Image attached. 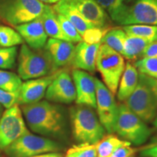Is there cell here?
Returning a JSON list of instances; mask_svg holds the SVG:
<instances>
[{
	"instance_id": "obj_1",
	"label": "cell",
	"mask_w": 157,
	"mask_h": 157,
	"mask_svg": "<svg viewBox=\"0 0 157 157\" xmlns=\"http://www.w3.org/2000/svg\"><path fill=\"white\" fill-rule=\"evenodd\" d=\"M24 119L32 132L43 137L65 139L68 135V120L65 109L48 101L23 105Z\"/></svg>"
},
{
	"instance_id": "obj_2",
	"label": "cell",
	"mask_w": 157,
	"mask_h": 157,
	"mask_svg": "<svg viewBox=\"0 0 157 157\" xmlns=\"http://www.w3.org/2000/svg\"><path fill=\"white\" fill-rule=\"evenodd\" d=\"M72 135L77 143H98L105 134V129L93 108L78 105L69 109Z\"/></svg>"
},
{
	"instance_id": "obj_3",
	"label": "cell",
	"mask_w": 157,
	"mask_h": 157,
	"mask_svg": "<svg viewBox=\"0 0 157 157\" xmlns=\"http://www.w3.org/2000/svg\"><path fill=\"white\" fill-rule=\"evenodd\" d=\"M124 104L145 122L154 120L157 115V79L139 73L134 92Z\"/></svg>"
},
{
	"instance_id": "obj_4",
	"label": "cell",
	"mask_w": 157,
	"mask_h": 157,
	"mask_svg": "<svg viewBox=\"0 0 157 157\" xmlns=\"http://www.w3.org/2000/svg\"><path fill=\"white\" fill-rule=\"evenodd\" d=\"M57 70L44 48L33 50L22 44L17 58V73L22 80H29L54 74Z\"/></svg>"
},
{
	"instance_id": "obj_5",
	"label": "cell",
	"mask_w": 157,
	"mask_h": 157,
	"mask_svg": "<svg viewBox=\"0 0 157 157\" xmlns=\"http://www.w3.org/2000/svg\"><path fill=\"white\" fill-rule=\"evenodd\" d=\"M114 132L122 140L135 146H140L151 136L152 129L124 103H121L119 105Z\"/></svg>"
},
{
	"instance_id": "obj_6",
	"label": "cell",
	"mask_w": 157,
	"mask_h": 157,
	"mask_svg": "<svg viewBox=\"0 0 157 157\" xmlns=\"http://www.w3.org/2000/svg\"><path fill=\"white\" fill-rule=\"evenodd\" d=\"M44 6L39 0H0V21L15 27L39 17Z\"/></svg>"
},
{
	"instance_id": "obj_7",
	"label": "cell",
	"mask_w": 157,
	"mask_h": 157,
	"mask_svg": "<svg viewBox=\"0 0 157 157\" xmlns=\"http://www.w3.org/2000/svg\"><path fill=\"white\" fill-rule=\"evenodd\" d=\"M124 58L106 44H101L96 58V69L113 95L117 92L119 81L125 68Z\"/></svg>"
},
{
	"instance_id": "obj_8",
	"label": "cell",
	"mask_w": 157,
	"mask_h": 157,
	"mask_svg": "<svg viewBox=\"0 0 157 157\" xmlns=\"http://www.w3.org/2000/svg\"><path fill=\"white\" fill-rule=\"evenodd\" d=\"M61 150V145L57 141L29 132L11 143L3 151L9 157H31Z\"/></svg>"
},
{
	"instance_id": "obj_9",
	"label": "cell",
	"mask_w": 157,
	"mask_h": 157,
	"mask_svg": "<svg viewBox=\"0 0 157 157\" xmlns=\"http://www.w3.org/2000/svg\"><path fill=\"white\" fill-rule=\"evenodd\" d=\"M29 132L18 105L6 109L0 118V150L4 151L20 137Z\"/></svg>"
},
{
	"instance_id": "obj_10",
	"label": "cell",
	"mask_w": 157,
	"mask_h": 157,
	"mask_svg": "<svg viewBox=\"0 0 157 157\" xmlns=\"http://www.w3.org/2000/svg\"><path fill=\"white\" fill-rule=\"evenodd\" d=\"M96 85V109L97 115L105 131L114 132L116 120L119 105L115 101L114 95L99 78L95 77Z\"/></svg>"
},
{
	"instance_id": "obj_11",
	"label": "cell",
	"mask_w": 157,
	"mask_h": 157,
	"mask_svg": "<svg viewBox=\"0 0 157 157\" xmlns=\"http://www.w3.org/2000/svg\"><path fill=\"white\" fill-rule=\"evenodd\" d=\"M47 101L55 103L69 104L76 101V89L72 76L67 70L57 71L45 93Z\"/></svg>"
},
{
	"instance_id": "obj_12",
	"label": "cell",
	"mask_w": 157,
	"mask_h": 157,
	"mask_svg": "<svg viewBox=\"0 0 157 157\" xmlns=\"http://www.w3.org/2000/svg\"><path fill=\"white\" fill-rule=\"evenodd\" d=\"M157 25V0H134L119 25Z\"/></svg>"
},
{
	"instance_id": "obj_13",
	"label": "cell",
	"mask_w": 157,
	"mask_h": 157,
	"mask_svg": "<svg viewBox=\"0 0 157 157\" xmlns=\"http://www.w3.org/2000/svg\"><path fill=\"white\" fill-rule=\"evenodd\" d=\"M76 89V104L96 109V85L95 77L87 71L73 69L71 72Z\"/></svg>"
},
{
	"instance_id": "obj_14",
	"label": "cell",
	"mask_w": 157,
	"mask_h": 157,
	"mask_svg": "<svg viewBox=\"0 0 157 157\" xmlns=\"http://www.w3.org/2000/svg\"><path fill=\"white\" fill-rule=\"evenodd\" d=\"M57 71L50 75L25 80L24 82H22L18 93L17 105H28L42 101L45 96L48 86L56 76Z\"/></svg>"
},
{
	"instance_id": "obj_15",
	"label": "cell",
	"mask_w": 157,
	"mask_h": 157,
	"mask_svg": "<svg viewBox=\"0 0 157 157\" xmlns=\"http://www.w3.org/2000/svg\"><path fill=\"white\" fill-rule=\"evenodd\" d=\"M44 49L50 55L57 70L63 69L72 65L75 53V45L73 43L50 38L48 39Z\"/></svg>"
},
{
	"instance_id": "obj_16",
	"label": "cell",
	"mask_w": 157,
	"mask_h": 157,
	"mask_svg": "<svg viewBox=\"0 0 157 157\" xmlns=\"http://www.w3.org/2000/svg\"><path fill=\"white\" fill-rule=\"evenodd\" d=\"M14 28L22 36L23 41L26 42L29 48L33 50L44 48L48 36L39 17L30 22L17 25Z\"/></svg>"
},
{
	"instance_id": "obj_17",
	"label": "cell",
	"mask_w": 157,
	"mask_h": 157,
	"mask_svg": "<svg viewBox=\"0 0 157 157\" xmlns=\"http://www.w3.org/2000/svg\"><path fill=\"white\" fill-rule=\"evenodd\" d=\"M74 6L84 20L97 28L109 27V15L93 0H72Z\"/></svg>"
},
{
	"instance_id": "obj_18",
	"label": "cell",
	"mask_w": 157,
	"mask_h": 157,
	"mask_svg": "<svg viewBox=\"0 0 157 157\" xmlns=\"http://www.w3.org/2000/svg\"><path fill=\"white\" fill-rule=\"evenodd\" d=\"M101 43L90 44L83 42L75 46V53L71 66L74 69L83 70L94 73L96 70V58Z\"/></svg>"
},
{
	"instance_id": "obj_19",
	"label": "cell",
	"mask_w": 157,
	"mask_h": 157,
	"mask_svg": "<svg viewBox=\"0 0 157 157\" xmlns=\"http://www.w3.org/2000/svg\"><path fill=\"white\" fill-rule=\"evenodd\" d=\"M52 7L57 13L66 17L75 26L81 36L86 30L94 27L84 19L74 6L72 0H60Z\"/></svg>"
},
{
	"instance_id": "obj_20",
	"label": "cell",
	"mask_w": 157,
	"mask_h": 157,
	"mask_svg": "<svg viewBox=\"0 0 157 157\" xmlns=\"http://www.w3.org/2000/svg\"><path fill=\"white\" fill-rule=\"evenodd\" d=\"M139 72L134 64L127 62L121 75L117 89V98L120 102H124L131 95L138 82Z\"/></svg>"
},
{
	"instance_id": "obj_21",
	"label": "cell",
	"mask_w": 157,
	"mask_h": 157,
	"mask_svg": "<svg viewBox=\"0 0 157 157\" xmlns=\"http://www.w3.org/2000/svg\"><path fill=\"white\" fill-rule=\"evenodd\" d=\"M39 17L42 21L43 27L48 36L52 39L69 42L67 37L63 33L57 17V13L52 6L45 5L43 13Z\"/></svg>"
},
{
	"instance_id": "obj_22",
	"label": "cell",
	"mask_w": 157,
	"mask_h": 157,
	"mask_svg": "<svg viewBox=\"0 0 157 157\" xmlns=\"http://www.w3.org/2000/svg\"><path fill=\"white\" fill-rule=\"evenodd\" d=\"M107 13L111 20L119 24L134 0H93Z\"/></svg>"
},
{
	"instance_id": "obj_23",
	"label": "cell",
	"mask_w": 157,
	"mask_h": 157,
	"mask_svg": "<svg viewBox=\"0 0 157 157\" xmlns=\"http://www.w3.org/2000/svg\"><path fill=\"white\" fill-rule=\"evenodd\" d=\"M151 42V41L147 39L127 35L124 44L122 56L127 60L136 61L137 60L142 58L145 48Z\"/></svg>"
},
{
	"instance_id": "obj_24",
	"label": "cell",
	"mask_w": 157,
	"mask_h": 157,
	"mask_svg": "<svg viewBox=\"0 0 157 157\" xmlns=\"http://www.w3.org/2000/svg\"><path fill=\"white\" fill-rule=\"evenodd\" d=\"M131 143L121 139L117 135L109 133L105 135L98 142L97 151L98 156H110L117 149L124 146H129Z\"/></svg>"
},
{
	"instance_id": "obj_25",
	"label": "cell",
	"mask_w": 157,
	"mask_h": 157,
	"mask_svg": "<svg viewBox=\"0 0 157 157\" xmlns=\"http://www.w3.org/2000/svg\"><path fill=\"white\" fill-rule=\"evenodd\" d=\"M122 29L127 36L140 37L151 42L157 40V25L132 24L123 25Z\"/></svg>"
},
{
	"instance_id": "obj_26",
	"label": "cell",
	"mask_w": 157,
	"mask_h": 157,
	"mask_svg": "<svg viewBox=\"0 0 157 157\" xmlns=\"http://www.w3.org/2000/svg\"><path fill=\"white\" fill-rule=\"evenodd\" d=\"M127 37L122 28L110 29L102 39L101 44H106L116 52L122 55L124 44Z\"/></svg>"
},
{
	"instance_id": "obj_27",
	"label": "cell",
	"mask_w": 157,
	"mask_h": 157,
	"mask_svg": "<svg viewBox=\"0 0 157 157\" xmlns=\"http://www.w3.org/2000/svg\"><path fill=\"white\" fill-rule=\"evenodd\" d=\"M22 79L17 74L7 71L0 70V89L9 93H18Z\"/></svg>"
},
{
	"instance_id": "obj_28",
	"label": "cell",
	"mask_w": 157,
	"mask_h": 157,
	"mask_svg": "<svg viewBox=\"0 0 157 157\" xmlns=\"http://www.w3.org/2000/svg\"><path fill=\"white\" fill-rule=\"evenodd\" d=\"M22 36L16 30L7 25H0V46L12 48L23 44Z\"/></svg>"
},
{
	"instance_id": "obj_29",
	"label": "cell",
	"mask_w": 157,
	"mask_h": 157,
	"mask_svg": "<svg viewBox=\"0 0 157 157\" xmlns=\"http://www.w3.org/2000/svg\"><path fill=\"white\" fill-rule=\"evenodd\" d=\"M57 17H58V22L60 23L63 33L67 37L70 42L73 43V44H78V42H82V39L81 35L76 30L75 26L66 17L57 13Z\"/></svg>"
},
{
	"instance_id": "obj_30",
	"label": "cell",
	"mask_w": 157,
	"mask_h": 157,
	"mask_svg": "<svg viewBox=\"0 0 157 157\" xmlns=\"http://www.w3.org/2000/svg\"><path fill=\"white\" fill-rule=\"evenodd\" d=\"M134 66L140 74L157 79V58H141L135 61Z\"/></svg>"
},
{
	"instance_id": "obj_31",
	"label": "cell",
	"mask_w": 157,
	"mask_h": 157,
	"mask_svg": "<svg viewBox=\"0 0 157 157\" xmlns=\"http://www.w3.org/2000/svg\"><path fill=\"white\" fill-rule=\"evenodd\" d=\"M97 145L98 143L94 144L87 143H78L71 147L66 152L73 155L74 157H97Z\"/></svg>"
},
{
	"instance_id": "obj_32",
	"label": "cell",
	"mask_w": 157,
	"mask_h": 157,
	"mask_svg": "<svg viewBox=\"0 0 157 157\" xmlns=\"http://www.w3.org/2000/svg\"><path fill=\"white\" fill-rule=\"evenodd\" d=\"M17 56V47L0 48V68L12 69L14 68Z\"/></svg>"
},
{
	"instance_id": "obj_33",
	"label": "cell",
	"mask_w": 157,
	"mask_h": 157,
	"mask_svg": "<svg viewBox=\"0 0 157 157\" xmlns=\"http://www.w3.org/2000/svg\"><path fill=\"white\" fill-rule=\"evenodd\" d=\"M110 29L108 28H97V27H92L84 32L82 35V41L90 44H95L101 43L102 39L104 35Z\"/></svg>"
},
{
	"instance_id": "obj_34",
	"label": "cell",
	"mask_w": 157,
	"mask_h": 157,
	"mask_svg": "<svg viewBox=\"0 0 157 157\" xmlns=\"http://www.w3.org/2000/svg\"><path fill=\"white\" fill-rule=\"evenodd\" d=\"M18 93H9L0 89V105L6 109L17 105Z\"/></svg>"
},
{
	"instance_id": "obj_35",
	"label": "cell",
	"mask_w": 157,
	"mask_h": 157,
	"mask_svg": "<svg viewBox=\"0 0 157 157\" xmlns=\"http://www.w3.org/2000/svg\"><path fill=\"white\" fill-rule=\"evenodd\" d=\"M136 152L137 149L129 145V146H124L117 149L110 157H135Z\"/></svg>"
},
{
	"instance_id": "obj_36",
	"label": "cell",
	"mask_w": 157,
	"mask_h": 157,
	"mask_svg": "<svg viewBox=\"0 0 157 157\" xmlns=\"http://www.w3.org/2000/svg\"><path fill=\"white\" fill-rule=\"evenodd\" d=\"M140 154L142 157H157V140H154L152 144L144 147Z\"/></svg>"
},
{
	"instance_id": "obj_37",
	"label": "cell",
	"mask_w": 157,
	"mask_h": 157,
	"mask_svg": "<svg viewBox=\"0 0 157 157\" xmlns=\"http://www.w3.org/2000/svg\"><path fill=\"white\" fill-rule=\"evenodd\" d=\"M142 58H157V40L149 43L143 51Z\"/></svg>"
},
{
	"instance_id": "obj_38",
	"label": "cell",
	"mask_w": 157,
	"mask_h": 157,
	"mask_svg": "<svg viewBox=\"0 0 157 157\" xmlns=\"http://www.w3.org/2000/svg\"><path fill=\"white\" fill-rule=\"evenodd\" d=\"M31 157H63V154L60 152H49Z\"/></svg>"
},
{
	"instance_id": "obj_39",
	"label": "cell",
	"mask_w": 157,
	"mask_h": 157,
	"mask_svg": "<svg viewBox=\"0 0 157 157\" xmlns=\"http://www.w3.org/2000/svg\"><path fill=\"white\" fill-rule=\"evenodd\" d=\"M39 1L44 4L50 5V4H56L57 2H58L60 0H39Z\"/></svg>"
},
{
	"instance_id": "obj_40",
	"label": "cell",
	"mask_w": 157,
	"mask_h": 157,
	"mask_svg": "<svg viewBox=\"0 0 157 157\" xmlns=\"http://www.w3.org/2000/svg\"><path fill=\"white\" fill-rule=\"evenodd\" d=\"M153 121H154V125L155 128H156V130H157V115H156V118H155V119H154V120Z\"/></svg>"
},
{
	"instance_id": "obj_41",
	"label": "cell",
	"mask_w": 157,
	"mask_h": 157,
	"mask_svg": "<svg viewBox=\"0 0 157 157\" xmlns=\"http://www.w3.org/2000/svg\"><path fill=\"white\" fill-rule=\"evenodd\" d=\"M64 157H74L73 155H71V154H69V153H67L66 152V156H65Z\"/></svg>"
},
{
	"instance_id": "obj_42",
	"label": "cell",
	"mask_w": 157,
	"mask_h": 157,
	"mask_svg": "<svg viewBox=\"0 0 157 157\" xmlns=\"http://www.w3.org/2000/svg\"><path fill=\"white\" fill-rule=\"evenodd\" d=\"M0 157H2V154H1V152H0Z\"/></svg>"
},
{
	"instance_id": "obj_43",
	"label": "cell",
	"mask_w": 157,
	"mask_h": 157,
	"mask_svg": "<svg viewBox=\"0 0 157 157\" xmlns=\"http://www.w3.org/2000/svg\"><path fill=\"white\" fill-rule=\"evenodd\" d=\"M97 157H103V156H98ZM108 157H110V156H108Z\"/></svg>"
},
{
	"instance_id": "obj_44",
	"label": "cell",
	"mask_w": 157,
	"mask_h": 157,
	"mask_svg": "<svg viewBox=\"0 0 157 157\" xmlns=\"http://www.w3.org/2000/svg\"><path fill=\"white\" fill-rule=\"evenodd\" d=\"M1 106H2V105H0V110H1Z\"/></svg>"
},
{
	"instance_id": "obj_45",
	"label": "cell",
	"mask_w": 157,
	"mask_h": 157,
	"mask_svg": "<svg viewBox=\"0 0 157 157\" xmlns=\"http://www.w3.org/2000/svg\"><path fill=\"white\" fill-rule=\"evenodd\" d=\"M76 1H81V0H76Z\"/></svg>"
}]
</instances>
